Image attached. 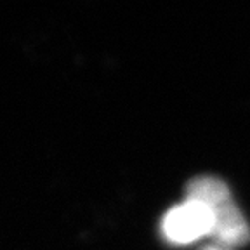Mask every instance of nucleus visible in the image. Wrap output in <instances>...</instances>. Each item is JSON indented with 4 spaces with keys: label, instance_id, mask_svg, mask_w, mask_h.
Instances as JSON below:
<instances>
[{
    "label": "nucleus",
    "instance_id": "f257e3e1",
    "mask_svg": "<svg viewBox=\"0 0 250 250\" xmlns=\"http://www.w3.org/2000/svg\"><path fill=\"white\" fill-rule=\"evenodd\" d=\"M198 198L207 205L214 221L212 243L236 249L250 242V228L247 224L245 215L234 203L229 188L223 179L214 176L193 177L186 184V195Z\"/></svg>",
    "mask_w": 250,
    "mask_h": 250
},
{
    "label": "nucleus",
    "instance_id": "7ed1b4c3",
    "mask_svg": "<svg viewBox=\"0 0 250 250\" xmlns=\"http://www.w3.org/2000/svg\"><path fill=\"white\" fill-rule=\"evenodd\" d=\"M200 250H233V249H228V247H223V245H217V243H208V245H203Z\"/></svg>",
    "mask_w": 250,
    "mask_h": 250
},
{
    "label": "nucleus",
    "instance_id": "f03ea898",
    "mask_svg": "<svg viewBox=\"0 0 250 250\" xmlns=\"http://www.w3.org/2000/svg\"><path fill=\"white\" fill-rule=\"evenodd\" d=\"M214 221L207 205L193 196H184L164 214L160 233L170 245H191L203 238H212Z\"/></svg>",
    "mask_w": 250,
    "mask_h": 250
}]
</instances>
